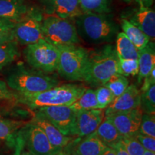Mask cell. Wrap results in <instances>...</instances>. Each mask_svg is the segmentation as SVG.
<instances>
[{
  "label": "cell",
  "instance_id": "obj_37",
  "mask_svg": "<svg viewBox=\"0 0 155 155\" xmlns=\"http://www.w3.org/2000/svg\"><path fill=\"white\" fill-rule=\"evenodd\" d=\"M109 147L113 149L116 155H129V153L127 152V151L126 150L125 147H124V145L121 143V141L116 143V144H113L111 147Z\"/></svg>",
  "mask_w": 155,
  "mask_h": 155
},
{
  "label": "cell",
  "instance_id": "obj_18",
  "mask_svg": "<svg viewBox=\"0 0 155 155\" xmlns=\"http://www.w3.org/2000/svg\"><path fill=\"white\" fill-rule=\"evenodd\" d=\"M29 10L22 0H0V18L17 22Z\"/></svg>",
  "mask_w": 155,
  "mask_h": 155
},
{
  "label": "cell",
  "instance_id": "obj_45",
  "mask_svg": "<svg viewBox=\"0 0 155 155\" xmlns=\"http://www.w3.org/2000/svg\"><path fill=\"white\" fill-rule=\"evenodd\" d=\"M125 2H130L132 1V0H124Z\"/></svg>",
  "mask_w": 155,
  "mask_h": 155
},
{
  "label": "cell",
  "instance_id": "obj_12",
  "mask_svg": "<svg viewBox=\"0 0 155 155\" xmlns=\"http://www.w3.org/2000/svg\"><path fill=\"white\" fill-rule=\"evenodd\" d=\"M104 116L105 109L101 108L76 112L71 137L80 139L94 133L101 123Z\"/></svg>",
  "mask_w": 155,
  "mask_h": 155
},
{
  "label": "cell",
  "instance_id": "obj_16",
  "mask_svg": "<svg viewBox=\"0 0 155 155\" xmlns=\"http://www.w3.org/2000/svg\"><path fill=\"white\" fill-rule=\"evenodd\" d=\"M129 22L144 32L150 40L155 38V12L152 9L139 7L133 9L128 16Z\"/></svg>",
  "mask_w": 155,
  "mask_h": 155
},
{
  "label": "cell",
  "instance_id": "obj_23",
  "mask_svg": "<svg viewBox=\"0 0 155 155\" xmlns=\"http://www.w3.org/2000/svg\"><path fill=\"white\" fill-rule=\"evenodd\" d=\"M115 49L119 59H138V49L123 32L116 37Z\"/></svg>",
  "mask_w": 155,
  "mask_h": 155
},
{
  "label": "cell",
  "instance_id": "obj_20",
  "mask_svg": "<svg viewBox=\"0 0 155 155\" xmlns=\"http://www.w3.org/2000/svg\"><path fill=\"white\" fill-rule=\"evenodd\" d=\"M55 16L73 19L82 14L78 0H49Z\"/></svg>",
  "mask_w": 155,
  "mask_h": 155
},
{
  "label": "cell",
  "instance_id": "obj_36",
  "mask_svg": "<svg viewBox=\"0 0 155 155\" xmlns=\"http://www.w3.org/2000/svg\"><path fill=\"white\" fill-rule=\"evenodd\" d=\"M12 41H15L12 30H0V44L7 43Z\"/></svg>",
  "mask_w": 155,
  "mask_h": 155
},
{
  "label": "cell",
  "instance_id": "obj_14",
  "mask_svg": "<svg viewBox=\"0 0 155 155\" xmlns=\"http://www.w3.org/2000/svg\"><path fill=\"white\" fill-rule=\"evenodd\" d=\"M141 90L130 85L120 96L116 97L105 109V116L117 112L127 111L140 107Z\"/></svg>",
  "mask_w": 155,
  "mask_h": 155
},
{
  "label": "cell",
  "instance_id": "obj_38",
  "mask_svg": "<svg viewBox=\"0 0 155 155\" xmlns=\"http://www.w3.org/2000/svg\"><path fill=\"white\" fill-rule=\"evenodd\" d=\"M15 23L16 22L9 20V19L0 18V30H12L14 28Z\"/></svg>",
  "mask_w": 155,
  "mask_h": 155
},
{
  "label": "cell",
  "instance_id": "obj_22",
  "mask_svg": "<svg viewBox=\"0 0 155 155\" xmlns=\"http://www.w3.org/2000/svg\"><path fill=\"white\" fill-rule=\"evenodd\" d=\"M121 25L124 33L131 40L138 50L143 49L150 42V38L140 29L134 25L124 17L121 19Z\"/></svg>",
  "mask_w": 155,
  "mask_h": 155
},
{
  "label": "cell",
  "instance_id": "obj_35",
  "mask_svg": "<svg viewBox=\"0 0 155 155\" xmlns=\"http://www.w3.org/2000/svg\"><path fill=\"white\" fill-rule=\"evenodd\" d=\"M143 81H144V83L140 89L141 91H144L153 85H155V68L143 79Z\"/></svg>",
  "mask_w": 155,
  "mask_h": 155
},
{
  "label": "cell",
  "instance_id": "obj_26",
  "mask_svg": "<svg viewBox=\"0 0 155 155\" xmlns=\"http://www.w3.org/2000/svg\"><path fill=\"white\" fill-rule=\"evenodd\" d=\"M129 81L124 75L116 73L106 81L104 86L111 91L114 98L119 96L129 86Z\"/></svg>",
  "mask_w": 155,
  "mask_h": 155
},
{
  "label": "cell",
  "instance_id": "obj_5",
  "mask_svg": "<svg viewBox=\"0 0 155 155\" xmlns=\"http://www.w3.org/2000/svg\"><path fill=\"white\" fill-rule=\"evenodd\" d=\"M57 47L59 55L56 71L60 76L68 81H83L88 50L78 45Z\"/></svg>",
  "mask_w": 155,
  "mask_h": 155
},
{
  "label": "cell",
  "instance_id": "obj_8",
  "mask_svg": "<svg viewBox=\"0 0 155 155\" xmlns=\"http://www.w3.org/2000/svg\"><path fill=\"white\" fill-rule=\"evenodd\" d=\"M42 19L43 16L40 11L29 9L27 14L15 23L12 29L15 41L23 45H28L43 40Z\"/></svg>",
  "mask_w": 155,
  "mask_h": 155
},
{
  "label": "cell",
  "instance_id": "obj_7",
  "mask_svg": "<svg viewBox=\"0 0 155 155\" xmlns=\"http://www.w3.org/2000/svg\"><path fill=\"white\" fill-rule=\"evenodd\" d=\"M59 51L57 46L45 39L26 45L24 50L25 61L33 69L45 73L57 70Z\"/></svg>",
  "mask_w": 155,
  "mask_h": 155
},
{
  "label": "cell",
  "instance_id": "obj_3",
  "mask_svg": "<svg viewBox=\"0 0 155 155\" xmlns=\"http://www.w3.org/2000/svg\"><path fill=\"white\" fill-rule=\"evenodd\" d=\"M86 88L81 84L67 83L53 87L45 91L34 94H17V100L37 110L41 107L52 106H70L85 91Z\"/></svg>",
  "mask_w": 155,
  "mask_h": 155
},
{
  "label": "cell",
  "instance_id": "obj_34",
  "mask_svg": "<svg viewBox=\"0 0 155 155\" xmlns=\"http://www.w3.org/2000/svg\"><path fill=\"white\" fill-rule=\"evenodd\" d=\"M17 94L9 88L5 81L0 80V101L17 99Z\"/></svg>",
  "mask_w": 155,
  "mask_h": 155
},
{
  "label": "cell",
  "instance_id": "obj_31",
  "mask_svg": "<svg viewBox=\"0 0 155 155\" xmlns=\"http://www.w3.org/2000/svg\"><path fill=\"white\" fill-rule=\"evenodd\" d=\"M139 133L155 138V114L143 113Z\"/></svg>",
  "mask_w": 155,
  "mask_h": 155
},
{
  "label": "cell",
  "instance_id": "obj_32",
  "mask_svg": "<svg viewBox=\"0 0 155 155\" xmlns=\"http://www.w3.org/2000/svg\"><path fill=\"white\" fill-rule=\"evenodd\" d=\"M121 141L129 155H144V148L135 137H123Z\"/></svg>",
  "mask_w": 155,
  "mask_h": 155
},
{
  "label": "cell",
  "instance_id": "obj_41",
  "mask_svg": "<svg viewBox=\"0 0 155 155\" xmlns=\"http://www.w3.org/2000/svg\"><path fill=\"white\" fill-rule=\"evenodd\" d=\"M55 155H71V154H70V153L68 152L66 150H63L62 151H61V152L57 153Z\"/></svg>",
  "mask_w": 155,
  "mask_h": 155
},
{
  "label": "cell",
  "instance_id": "obj_42",
  "mask_svg": "<svg viewBox=\"0 0 155 155\" xmlns=\"http://www.w3.org/2000/svg\"><path fill=\"white\" fill-rule=\"evenodd\" d=\"M64 150H66L69 153H70V154L71 155H78L77 154L76 152H75V151L73 150V149L72 148V147H71V149H70V150H68L67 148H65V149H64Z\"/></svg>",
  "mask_w": 155,
  "mask_h": 155
},
{
  "label": "cell",
  "instance_id": "obj_11",
  "mask_svg": "<svg viewBox=\"0 0 155 155\" xmlns=\"http://www.w3.org/2000/svg\"><path fill=\"white\" fill-rule=\"evenodd\" d=\"M143 111L141 107L130 111L106 115L123 137H134L139 133Z\"/></svg>",
  "mask_w": 155,
  "mask_h": 155
},
{
  "label": "cell",
  "instance_id": "obj_40",
  "mask_svg": "<svg viewBox=\"0 0 155 155\" xmlns=\"http://www.w3.org/2000/svg\"><path fill=\"white\" fill-rule=\"evenodd\" d=\"M101 155H116V154L113 149L111 148V147H108Z\"/></svg>",
  "mask_w": 155,
  "mask_h": 155
},
{
  "label": "cell",
  "instance_id": "obj_9",
  "mask_svg": "<svg viewBox=\"0 0 155 155\" xmlns=\"http://www.w3.org/2000/svg\"><path fill=\"white\" fill-rule=\"evenodd\" d=\"M20 141L22 148L25 145L34 155H55L61 152L51 144L41 128L32 121L27 123L21 130Z\"/></svg>",
  "mask_w": 155,
  "mask_h": 155
},
{
  "label": "cell",
  "instance_id": "obj_15",
  "mask_svg": "<svg viewBox=\"0 0 155 155\" xmlns=\"http://www.w3.org/2000/svg\"><path fill=\"white\" fill-rule=\"evenodd\" d=\"M31 121L41 128L51 144L58 150L61 151L64 150L72 142V137L63 134L51 122L38 112L35 113L34 117Z\"/></svg>",
  "mask_w": 155,
  "mask_h": 155
},
{
  "label": "cell",
  "instance_id": "obj_19",
  "mask_svg": "<svg viewBox=\"0 0 155 155\" xmlns=\"http://www.w3.org/2000/svg\"><path fill=\"white\" fill-rule=\"evenodd\" d=\"M138 63L139 73L137 75L138 83H140L155 68V47L154 42L150 41L143 49L139 50Z\"/></svg>",
  "mask_w": 155,
  "mask_h": 155
},
{
  "label": "cell",
  "instance_id": "obj_29",
  "mask_svg": "<svg viewBox=\"0 0 155 155\" xmlns=\"http://www.w3.org/2000/svg\"><path fill=\"white\" fill-rule=\"evenodd\" d=\"M139 63L138 59H119V73L124 76H134L138 75Z\"/></svg>",
  "mask_w": 155,
  "mask_h": 155
},
{
  "label": "cell",
  "instance_id": "obj_17",
  "mask_svg": "<svg viewBox=\"0 0 155 155\" xmlns=\"http://www.w3.org/2000/svg\"><path fill=\"white\" fill-rule=\"evenodd\" d=\"M78 139L71 147L78 155H101L108 147L94 133Z\"/></svg>",
  "mask_w": 155,
  "mask_h": 155
},
{
  "label": "cell",
  "instance_id": "obj_25",
  "mask_svg": "<svg viewBox=\"0 0 155 155\" xmlns=\"http://www.w3.org/2000/svg\"><path fill=\"white\" fill-rule=\"evenodd\" d=\"M18 43L12 41L0 44V71L19 57Z\"/></svg>",
  "mask_w": 155,
  "mask_h": 155
},
{
  "label": "cell",
  "instance_id": "obj_30",
  "mask_svg": "<svg viewBox=\"0 0 155 155\" xmlns=\"http://www.w3.org/2000/svg\"><path fill=\"white\" fill-rule=\"evenodd\" d=\"M95 92L98 103V108L101 109H106L115 98L111 91L104 85L97 87Z\"/></svg>",
  "mask_w": 155,
  "mask_h": 155
},
{
  "label": "cell",
  "instance_id": "obj_43",
  "mask_svg": "<svg viewBox=\"0 0 155 155\" xmlns=\"http://www.w3.org/2000/svg\"><path fill=\"white\" fill-rule=\"evenodd\" d=\"M144 155H155V152H151L149 150H145L144 152Z\"/></svg>",
  "mask_w": 155,
  "mask_h": 155
},
{
  "label": "cell",
  "instance_id": "obj_4",
  "mask_svg": "<svg viewBox=\"0 0 155 155\" xmlns=\"http://www.w3.org/2000/svg\"><path fill=\"white\" fill-rule=\"evenodd\" d=\"M6 83L16 94L26 95L38 94L57 86L60 81L48 73L19 65L9 73Z\"/></svg>",
  "mask_w": 155,
  "mask_h": 155
},
{
  "label": "cell",
  "instance_id": "obj_10",
  "mask_svg": "<svg viewBox=\"0 0 155 155\" xmlns=\"http://www.w3.org/2000/svg\"><path fill=\"white\" fill-rule=\"evenodd\" d=\"M36 112L58 128L63 134L71 137L75 113L69 106H52L41 107Z\"/></svg>",
  "mask_w": 155,
  "mask_h": 155
},
{
  "label": "cell",
  "instance_id": "obj_44",
  "mask_svg": "<svg viewBox=\"0 0 155 155\" xmlns=\"http://www.w3.org/2000/svg\"><path fill=\"white\" fill-rule=\"evenodd\" d=\"M19 155H34L30 152H22Z\"/></svg>",
  "mask_w": 155,
  "mask_h": 155
},
{
  "label": "cell",
  "instance_id": "obj_21",
  "mask_svg": "<svg viewBox=\"0 0 155 155\" xmlns=\"http://www.w3.org/2000/svg\"><path fill=\"white\" fill-rule=\"evenodd\" d=\"M94 133L108 147H111L123 138L112 121L106 116H104L101 123Z\"/></svg>",
  "mask_w": 155,
  "mask_h": 155
},
{
  "label": "cell",
  "instance_id": "obj_28",
  "mask_svg": "<svg viewBox=\"0 0 155 155\" xmlns=\"http://www.w3.org/2000/svg\"><path fill=\"white\" fill-rule=\"evenodd\" d=\"M141 92L140 107L143 113L155 114V85Z\"/></svg>",
  "mask_w": 155,
  "mask_h": 155
},
{
  "label": "cell",
  "instance_id": "obj_27",
  "mask_svg": "<svg viewBox=\"0 0 155 155\" xmlns=\"http://www.w3.org/2000/svg\"><path fill=\"white\" fill-rule=\"evenodd\" d=\"M82 12H109L108 0H78Z\"/></svg>",
  "mask_w": 155,
  "mask_h": 155
},
{
  "label": "cell",
  "instance_id": "obj_6",
  "mask_svg": "<svg viewBox=\"0 0 155 155\" xmlns=\"http://www.w3.org/2000/svg\"><path fill=\"white\" fill-rule=\"evenodd\" d=\"M44 39L55 46L78 45L80 41L73 19L50 15L42 19Z\"/></svg>",
  "mask_w": 155,
  "mask_h": 155
},
{
  "label": "cell",
  "instance_id": "obj_1",
  "mask_svg": "<svg viewBox=\"0 0 155 155\" xmlns=\"http://www.w3.org/2000/svg\"><path fill=\"white\" fill-rule=\"evenodd\" d=\"M78 35L88 43H110L118 34L117 25L107 13L82 12L73 19Z\"/></svg>",
  "mask_w": 155,
  "mask_h": 155
},
{
  "label": "cell",
  "instance_id": "obj_2",
  "mask_svg": "<svg viewBox=\"0 0 155 155\" xmlns=\"http://www.w3.org/2000/svg\"><path fill=\"white\" fill-rule=\"evenodd\" d=\"M116 73H119V57L115 46L106 44L98 49L88 51L84 82L97 88L105 84Z\"/></svg>",
  "mask_w": 155,
  "mask_h": 155
},
{
  "label": "cell",
  "instance_id": "obj_13",
  "mask_svg": "<svg viewBox=\"0 0 155 155\" xmlns=\"http://www.w3.org/2000/svg\"><path fill=\"white\" fill-rule=\"evenodd\" d=\"M26 122L5 118L0 115V140L3 141L10 148L15 149V155L22 152L20 131Z\"/></svg>",
  "mask_w": 155,
  "mask_h": 155
},
{
  "label": "cell",
  "instance_id": "obj_39",
  "mask_svg": "<svg viewBox=\"0 0 155 155\" xmlns=\"http://www.w3.org/2000/svg\"><path fill=\"white\" fill-rule=\"evenodd\" d=\"M139 6V7L150 8L154 3V0H135Z\"/></svg>",
  "mask_w": 155,
  "mask_h": 155
},
{
  "label": "cell",
  "instance_id": "obj_24",
  "mask_svg": "<svg viewBox=\"0 0 155 155\" xmlns=\"http://www.w3.org/2000/svg\"><path fill=\"white\" fill-rule=\"evenodd\" d=\"M69 106L75 113L98 108L95 90L92 88H86L83 94Z\"/></svg>",
  "mask_w": 155,
  "mask_h": 155
},
{
  "label": "cell",
  "instance_id": "obj_33",
  "mask_svg": "<svg viewBox=\"0 0 155 155\" xmlns=\"http://www.w3.org/2000/svg\"><path fill=\"white\" fill-rule=\"evenodd\" d=\"M134 137L139 141V142L142 145L145 150L155 152V138L144 135L140 133H137Z\"/></svg>",
  "mask_w": 155,
  "mask_h": 155
}]
</instances>
